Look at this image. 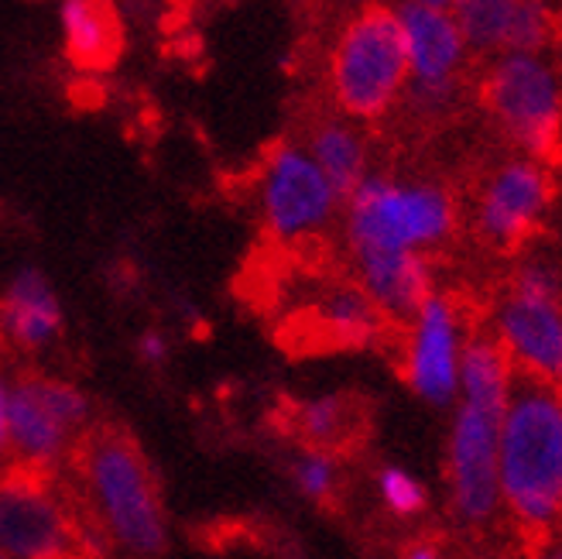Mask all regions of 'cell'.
I'll return each mask as SVG.
<instances>
[{
	"label": "cell",
	"mask_w": 562,
	"mask_h": 559,
	"mask_svg": "<svg viewBox=\"0 0 562 559\" xmlns=\"http://www.w3.org/2000/svg\"><path fill=\"white\" fill-rule=\"evenodd\" d=\"M82 494L79 525L106 549L127 556H161L168 546V518L155 473L140 446L121 429H87L72 450Z\"/></svg>",
	"instance_id": "obj_1"
},
{
	"label": "cell",
	"mask_w": 562,
	"mask_h": 559,
	"mask_svg": "<svg viewBox=\"0 0 562 559\" xmlns=\"http://www.w3.org/2000/svg\"><path fill=\"white\" fill-rule=\"evenodd\" d=\"M63 52L76 72L103 76L124 52V27L114 0H63L59 4Z\"/></svg>",
	"instance_id": "obj_16"
},
{
	"label": "cell",
	"mask_w": 562,
	"mask_h": 559,
	"mask_svg": "<svg viewBox=\"0 0 562 559\" xmlns=\"http://www.w3.org/2000/svg\"><path fill=\"white\" fill-rule=\"evenodd\" d=\"M463 326L446 295L429 292L408 320L405 344V381L422 402L453 405L460 395V357Z\"/></svg>",
	"instance_id": "obj_9"
},
{
	"label": "cell",
	"mask_w": 562,
	"mask_h": 559,
	"mask_svg": "<svg viewBox=\"0 0 562 559\" xmlns=\"http://www.w3.org/2000/svg\"><path fill=\"white\" fill-rule=\"evenodd\" d=\"M497 429V412L460 402L453 433H449V497L467 525H484L501 508Z\"/></svg>",
	"instance_id": "obj_8"
},
{
	"label": "cell",
	"mask_w": 562,
	"mask_h": 559,
	"mask_svg": "<svg viewBox=\"0 0 562 559\" xmlns=\"http://www.w3.org/2000/svg\"><path fill=\"white\" fill-rule=\"evenodd\" d=\"M549 195L552 186L539 161H508L481 195V210H476L481 234L504 247L518 244L528 231H536V223L549 206Z\"/></svg>",
	"instance_id": "obj_13"
},
{
	"label": "cell",
	"mask_w": 562,
	"mask_h": 559,
	"mask_svg": "<svg viewBox=\"0 0 562 559\" xmlns=\"http://www.w3.org/2000/svg\"><path fill=\"white\" fill-rule=\"evenodd\" d=\"M79 552V515L52 491L45 473L0 470V556L66 559Z\"/></svg>",
	"instance_id": "obj_7"
},
{
	"label": "cell",
	"mask_w": 562,
	"mask_h": 559,
	"mask_svg": "<svg viewBox=\"0 0 562 559\" xmlns=\"http://www.w3.org/2000/svg\"><path fill=\"white\" fill-rule=\"evenodd\" d=\"M289 478L292 488L305 497V501H329L336 494V481H340V467H336L333 450H323V446H305L299 450L289 463Z\"/></svg>",
	"instance_id": "obj_22"
},
{
	"label": "cell",
	"mask_w": 562,
	"mask_h": 559,
	"mask_svg": "<svg viewBox=\"0 0 562 559\" xmlns=\"http://www.w3.org/2000/svg\"><path fill=\"white\" fill-rule=\"evenodd\" d=\"M295 429L308 446L336 450L350 439L353 409L344 395H316L295 409Z\"/></svg>",
	"instance_id": "obj_21"
},
{
	"label": "cell",
	"mask_w": 562,
	"mask_h": 559,
	"mask_svg": "<svg viewBox=\"0 0 562 559\" xmlns=\"http://www.w3.org/2000/svg\"><path fill=\"white\" fill-rule=\"evenodd\" d=\"M360 4H387V0H360Z\"/></svg>",
	"instance_id": "obj_29"
},
{
	"label": "cell",
	"mask_w": 562,
	"mask_h": 559,
	"mask_svg": "<svg viewBox=\"0 0 562 559\" xmlns=\"http://www.w3.org/2000/svg\"><path fill=\"white\" fill-rule=\"evenodd\" d=\"M515 368L508 354L501 350L497 340L491 337H473L463 344L460 357V402L487 409V412H504L508 405V391H512Z\"/></svg>",
	"instance_id": "obj_19"
},
{
	"label": "cell",
	"mask_w": 562,
	"mask_h": 559,
	"mask_svg": "<svg viewBox=\"0 0 562 559\" xmlns=\"http://www.w3.org/2000/svg\"><path fill=\"white\" fill-rule=\"evenodd\" d=\"M525 0H453L449 14L457 18L470 52H512Z\"/></svg>",
	"instance_id": "obj_20"
},
{
	"label": "cell",
	"mask_w": 562,
	"mask_h": 559,
	"mask_svg": "<svg viewBox=\"0 0 562 559\" xmlns=\"http://www.w3.org/2000/svg\"><path fill=\"white\" fill-rule=\"evenodd\" d=\"M405 556H408V559H436L439 549H436L432 543H412V546L405 549Z\"/></svg>",
	"instance_id": "obj_27"
},
{
	"label": "cell",
	"mask_w": 562,
	"mask_h": 559,
	"mask_svg": "<svg viewBox=\"0 0 562 559\" xmlns=\"http://www.w3.org/2000/svg\"><path fill=\"white\" fill-rule=\"evenodd\" d=\"M168 354H172V344H168L165 333L158 329H148V333H140V340H137V357L145 360L148 368H161Z\"/></svg>",
	"instance_id": "obj_25"
},
{
	"label": "cell",
	"mask_w": 562,
	"mask_h": 559,
	"mask_svg": "<svg viewBox=\"0 0 562 559\" xmlns=\"http://www.w3.org/2000/svg\"><path fill=\"white\" fill-rule=\"evenodd\" d=\"M344 210L350 250H426L442 244L457 223V210L446 189L371 172L344 195Z\"/></svg>",
	"instance_id": "obj_4"
},
{
	"label": "cell",
	"mask_w": 562,
	"mask_h": 559,
	"mask_svg": "<svg viewBox=\"0 0 562 559\" xmlns=\"http://www.w3.org/2000/svg\"><path fill=\"white\" fill-rule=\"evenodd\" d=\"M494 326L515 371L562 384V299L515 289L501 302Z\"/></svg>",
	"instance_id": "obj_10"
},
{
	"label": "cell",
	"mask_w": 562,
	"mask_h": 559,
	"mask_svg": "<svg viewBox=\"0 0 562 559\" xmlns=\"http://www.w3.org/2000/svg\"><path fill=\"white\" fill-rule=\"evenodd\" d=\"M501 505L531 533L562 518V384L515 371L497 429Z\"/></svg>",
	"instance_id": "obj_2"
},
{
	"label": "cell",
	"mask_w": 562,
	"mask_h": 559,
	"mask_svg": "<svg viewBox=\"0 0 562 559\" xmlns=\"http://www.w3.org/2000/svg\"><path fill=\"white\" fill-rule=\"evenodd\" d=\"M8 391H11V381L0 368V470L11 467V439H8Z\"/></svg>",
	"instance_id": "obj_26"
},
{
	"label": "cell",
	"mask_w": 562,
	"mask_h": 559,
	"mask_svg": "<svg viewBox=\"0 0 562 559\" xmlns=\"http://www.w3.org/2000/svg\"><path fill=\"white\" fill-rule=\"evenodd\" d=\"M8 439L11 467L52 473L66 457H72L82 436L48 402L42 374H24L11 381L8 391Z\"/></svg>",
	"instance_id": "obj_11"
},
{
	"label": "cell",
	"mask_w": 562,
	"mask_h": 559,
	"mask_svg": "<svg viewBox=\"0 0 562 559\" xmlns=\"http://www.w3.org/2000/svg\"><path fill=\"white\" fill-rule=\"evenodd\" d=\"M357 286L371 295L387 323H408L432 292V268L422 250H350Z\"/></svg>",
	"instance_id": "obj_14"
},
{
	"label": "cell",
	"mask_w": 562,
	"mask_h": 559,
	"mask_svg": "<svg viewBox=\"0 0 562 559\" xmlns=\"http://www.w3.org/2000/svg\"><path fill=\"white\" fill-rule=\"evenodd\" d=\"M378 497L384 501V508L391 515H398V518H415V515L426 512V505H429L426 488H422V481L412 478L405 467H381V473H378Z\"/></svg>",
	"instance_id": "obj_23"
},
{
	"label": "cell",
	"mask_w": 562,
	"mask_h": 559,
	"mask_svg": "<svg viewBox=\"0 0 562 559\" xmlns=\"http://www.w3.org/2000/svg\"><path fill=\"white\" fill-rule=\"evenodd\" d=\"M412 4H422V8H439V11H449V8H453V0H412Z\"/></svg>",
	"instance_id": "obj_28"
},
{
	"label": "cell",
	"mask_w": 562,
	"mask_h": 559,
	"mask_svg": "<svg viewBox=\"0 0 562 559\" xmlns=\"http://www.w3.org/2000/svg\"><path fill=\"white\" fill-rule=\"evenodd\" d=\"M340 203V192L323 176L305 145L285 142L268 152L258 179V210L271 241L292 247L319 237Z\"/></svg>",
	"instance_id": "obj_6"
},
{
	"label": "cell",
	"mask_w": 562,
	"mask_h": 559,
	"mask_svg": "<svg viewBox=\"0 0 562 559\" xmlns=\"http://www.w3.org/2000/svg\"><path fill=\"white\" fill-rule=\"evenodd\" d=\"M395 14L408 55V87H460L457 79L470 45L457 18L439 8L412 4V0H402Z\"/></svg>",
	"instance_id": "obj_12"
},
{
	"label": "cell",
	"mask_w": 562,
	"mask_h": 559,
	"mask_svg": "<svg viewBox=\"0 0 562 559\" xmlns=\"http://www.w3.org/2000/svg\"><path fill=\"white\" fill-rule=\"evenodd\" d=\"M66 310L48 275L24 265L0 292V337L21 354H42L63 337Z\"/></svg>",
	"instance_id": "obj_15"
},
{
	"label": "cell",
	"mask_w": 562,
	"mask_h": 559,
	"mask_svg": "<svg viewBox=\"0 0 562 559\" xmlns=\"http://www.w3.org/2000/svg\"><path fill=\"white\" fill-rule=\"evenodd\" d=\"M305 152L316 158L323 176L333 182V189L344 195L368 176V142L353 127V121H319L305 137Z\"/></svg>",
	"instance_id": "obj_18"
},
{
	"label": "cell",
	"mask_w": 562,
	"mask_h": 559,
	"mask_svg": "<svg viewBox=\"0 0 562 559\" xmlns=\"http://www.w3.org/2000/svg\"><path fill=\"white\" fill-rule=\"evenodd\" d=\"M484 100L504 134L528 155H546L562 134V82L542 52H497Z\"/></svg>",
	"instance_id": "obj_5"
},
{
	"label": "cell",
	"mask_w": 562,
	"mask_h": 559,
	"mask_svg": "<svg viewBox=\"0 0 562 559\" xmlns=\"http://www.w3.org/2000/svg\"><path fill=\"white\" fill-rule=\"evenodd\" d=\"M515 289L518 292H531V295H555V299H562V278H559V271L549 261H528L518 271Z\"/></svg>",
	"instance_id": "obj_24"
},
{
	"label": "cell",
	"mask_w": 562,
	"mask_h": 559,
	"mask_svg": "<svg viewBox=\"0 0 562 559\" xmlns=\"http://www.w3.org/2000/svg\"><path fill=\"white\" fill-rule=\"evenodd\" d=\"M408 55L395 8L363 4L333 42L329 93L350 121H381L405 97Z\"/></svg>",
	"instance_id": "obj_3"
},
{
	"label": "cell",
	"mask_w": 562,
	"mask_h": 559,
	"mask_svg": "<svg viewBox=\"0 0 562 559\" xmlns=\"http://www.w3.org/2000/svg\"><path fill=\"white\" fill-rule=\"evenodd\" d=\"M308 320H313V333L323 337L329 347L344 350H368L381 340L387 326L384 313L371 302L357 282H333L326 286L313 305H308Z\"/></svg>",
	"instance_id": "obj_17"
}]
</instances>
